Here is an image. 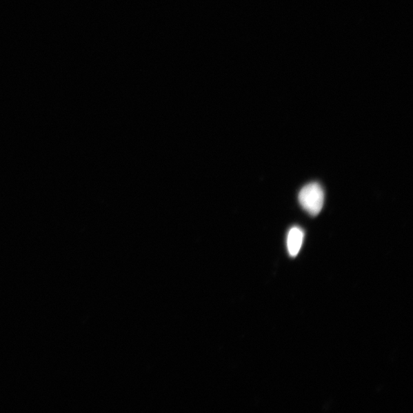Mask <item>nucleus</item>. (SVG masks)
<instances>
[{
  "label": "nucleus",
  "instance_id": "f03ea898",
  "mask_svg": "<svg viewBox=\"0 0 413 413\" xmlns=\"http://www.w3.org/2000/svg\"><path fill=\"white\" fill-rule=\"evenodd\" d=\"M304 240V232L302 229L295 226L292 227L287 237V248L291 256H296L301 248L303 246Z\"/></svg>",
  "mask_w": 413,
  "mask_h": 413
},
{
  "label": "nucleus",
  "instance_id": "f257e3e1",
  "mask_svg": "<svg viewBox=\"0 0 413 413\" xmlns=\"http://www.w3.org/2000/svg\"><path fill=\"white\" fill-rule=\"evenodd\" d=\"M301 207L312 216H317L324 206L325 192L323 188L318 183L305 185L299 194Z\"/></svg>",
  "mask_w": 413,
  "mask_h": 413
}]
</instances>
